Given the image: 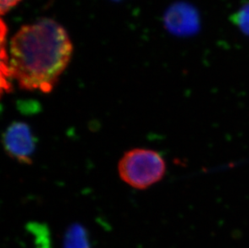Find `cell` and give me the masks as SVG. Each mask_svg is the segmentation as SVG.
I'll return each mask as SVG.
<instances>
[{
	"label": "cell",
	"mask_w": 249,
	"mask_h": 248,
	"mask_svg": "<svg viewBox=\"0 0 249 248\" xmlns=\"http://www.w3.org/2000/svg\"><path fill=\"white\" fill-rule=\"evenodd\" d=\"M73 50L61 24L40 19L23 26L12 37L7 72L22 89L49 93L68 66Z\"/></svg>",
	"instance_id": "1"
},
{
	"label": "cell",
	"mask_w": 249,
	"mask_h": 248,
	"mask_svg": "<svg viewBox=\"0 0 249 248\" xmlns=\"http://www.w3.org/2000/svg\"><path fill=\"white\" fill-rule=\"evenodd\" d=\"M119 174L125 183L137 190H144L162 179L165 162L158 152L137 148L126 152L118 165Z\"/></svg>",
	"instance_id": "2"
},
{
	"label": "cell",
	"mask_w": 249,
	"mask_h": 248,
	"mask_svg": "<svg viewBox=\"0 0 249 248\" xmlns=\"http://www.w3.org/2000/svg\"><path fill=\"white\" fill-rule=\"evenodd\" d=\"M3 141L6 151L11 157L24 164L32 162L31 157L35 150V142L27 124H12L5 133Z\"/></svg>",
	"instance_id": "3"
},
{
	"label": "cell",
	"mask_w": 249,
	"mask_h": 248,
	"mask_svg": "<svg viewBox=\"0 0 249 248\" xmlns=\"http://www.w3.org/2000/svg\"><path fill=\"white\" fill-rule=\"evenodd\" d=\"M167 28L174 33L186 34L193 31L196 24L193 10L185 5H175L170 7L165 17Z\"/></svg>",
	"instance_id": "4"
},
{
	"label": "cell",
	"mask_w": 249,
	"mask_h": 248,
	"mask_svg": "<svg viewBox=\"0 0 249 248\" xmlns=\"http://www.w3.org/2000/svg\"><path fill=\"white\" fill-rule=\"evenodd\" d=\"M66 248H88L84 230L78 226L72 227L66 235Z\"/></svg>",
	"instance_id": "5"
},
{
	"label": "cell",
	"mask_w": 249,
	"mask_h": 248,
	"mask_svg": "<svg viewBox=\"0 0 249 248\" xmlns=\"http://www.w3.org/2000/svg\"><path fill=\"white\" fill-rule=\"evenodd\" d=\"M235 24L246 35H249V3L241 7L235 15Z\"/></svg>",
	"instance_id": "6"
},
{
	"label": "cell",
	"mask_w": 249,
	"mask_h": 248,
	"mask_svg": "<svg viewBox=\"0 0 249 248\" xmlns=\"http://www.w3.org/2000/svg\"><path fill=\"white\" fill-rule=\"evenodd\" d=\"M22 0H0V12L1 15L4 16L9 12L13 7H16Z\"/></svg>",
	"instance_id": "7"
}]
</instances>
